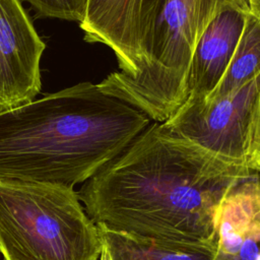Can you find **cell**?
<instances>
[{
	"label": "cell",
	"instance_id": "obj_2",
	"mask_svg": "<svg viewBox=\"0 0 260 260\" xmlns=\"http://www.w3.org/2000/svg\"><path fill=\"white\" fill-rule=\"evenodd\" d=\"M151 122L89 81L46 94L0 112V179L83 184Z\"/></svg>",
	"mask_w": 260,
	"mask_h": 260
},
{
	"label": "cell",
	"instance_id": "obj_16",
	"mask_svg": "<svg viewBox=\"0 0 260 260\" xmlns=\"http://www.w3.org/2000/svg\"><path fill=\"white\" fill-rule=\"evenodd\" d=\"M99 260H112L111 255H110V252H109V250L107 249V247L104 245V243H103V249H102V252H101V255H100Z\"/></svg>",
	"mask_w": 260,
	"mask_h": 260
},
{
	"label": "cell",
	"instance_id": "obj_6",
	"mask_svg": "<svg viewBox=\"0 0 260 260\" xmlns=\"http://www.w3.org/2000/svg\"><path fill=\"white\" fill-rule=\"evenodd\" d=\"M167 1L88 0L79 26L86 42L114 52L122 74L134 76L146 63L153 27Z\"/></svg>",
	"mask_w": 260,
	"mask_h": 260
},
{
	"label": "cell",
	"instance_id": "obj_13",
	"mask_svg": "<svg viewBox=\"0 0 260 260\" xmlns=\"http://www.w3.org/2000/svg\"><path fill=\"white\" fill-rule=\"evenodd\" d=\"M260 156V92L258 95L256 109L253 117L252 132H251V143L249 150V158Z\"/></svg>",
	"mask_w": 260,
	"mask_h": 260
},
{
	"label": "cell",
	"instance_id": "obj_4",
	"mask_svg": "<svg viewBox=\"0 0 260 260\" xmlns=\"http://www.w3.org/2000/svg\"><path fill=\"white\" fill-rule=\"evenodd\" d=\"M226 0H168L150 39L147 60L139 73L120 71L98 85L164 123L185 102L190 64L204 29ZM230 3V2H229Z\"/></svg>",
	"mask_w": 260,
	"mask_h": 260
},
{
	"label": "cell",
	"instance_id": "obj_12",
	"mask_svg": "<svg viewBox=\"0 0 260 260\" xmlns=\"http://www.w3.org/2000/svg\"><path fill=\"white\" fill-rule=\"evenodd\" d=\"M28 2L36 12V17L59 18L83 21L88 0H24Z\"/></svg>",
	"mask_w": 260,
	"mask_h": 260
},
{
	"label": "cell",
	"instance_id": "obj_3",
	"mask_svg": "<svg viewBox=\"0 0 260 260\" xmlns=\"http://www.w3.org/2000/svg\"><path fill=\"white\" fill-rule=\"evenodd\" d=\"M103 240L73 187L0 179L4 260H99Z\"/></svg>",
	"mask_w": 260,
	"mask_h": 260
},
{
	"label": "cell",
	"instance_id": "obj_10",
	"mask_svg": "<svg viewBox=\"0 0 260 260\" xmlns=\"http://www.w3.org/2000/svg\"><path fill=\"white\" fill-rule=\"evenodd\" d=\"M99 228L112 260H211L213 249L139 238Z\"/></svg>",
	"mask_w": 260,
	"mask_h": 260
},
{
	"label": "cell",
	"instance_id": "obj_8",
	"mask_svg": "<svg viewBox=\"0 0 260 260\" xmlns=\"http://www.w3.org/2000/svg\"><path fill=\"white\" fill-rule=\"evenodd\" d=\"M248 13L225 2L210 20L192 56L185 102L204 100L218 85L232 61Z\"/></svg>",
	"mask_w": 260,
	"mask_h": 260
},
{
	"label": "cell",
	"instance_id": "obj_15",
	"mask_svg": "<svg viewBox=\"0 0 260 260\" xmlns=\"http://www.w3.org/2000/svg\"><path fill=\"white\" fill-rule=\"evenodd\" d=\"M251 12L260 15V0H249Z\"/></svg>",
	"mask_w": 260,
	"mask_h": 260
},
{
	"label": "cell",
	"instance_id": "obj_17",
	"mask_svg": "<svg viewBox=\"0 0 260 260\" xmlns=\"http://www.w3.org/2000/svg\"><path fill=\"white\" fill-rule=\"evenodd\" d=\"M249 4H250V2H249Z\"/></svg>",
	"mask_w": 260,
	"mask_h": 260
},
{
	"label": "cell",
	"instance_id": "obj_14",
	"mask_svg": "<svg viewBox=\"0 0 260 260\" xmlns=\"http://www.w3.org/2000/svg\"><path fill=\"white\" fill-rule=\"evenodd\" d=\"M248 165L251 168V170H253L254 172L257 173L259 182H260V156H255V157L250 158Z\"/></svg>",
	"mask_w": 260,
	"mask_h": 260
},
{
	"label": "cell",
	"instance_id": "obj_9",
	"mask_svg": "<svg viewBox=\"0 0 260 260\" xmlns=\"http://www.w3.org/2000/svg\"><path fill=\"white\" fill-rule=\"evenodd\" d=\"M211 260H260V182L256 172L222 200Z\"/></svg>",
	"mask_w": 260,
	"mask_h": 260
},
{
	"label": "cell",
	"instance_id": "obj_1",
	"mask_svg": "<svg viewBox=\"0 0 260 260\" xmlns=\"http://www.w3.org/2000/svg\"><path fill=\"white\" fill-rule=\"evenodd\" d=\"M253 172L152 121L77 193L96 225L214 250L221 202Z\"/></svg>",
	"mask_w": 260,
	"mask_h": 260
},
{
	"label": "cell",
	"instance_id": "obj_11",
	"mask_svg": "<svg viewBox=\"0 0 260 260\" xmlns=\"http://www.w3.org/2000/svg\"><path fill=\"white\" fill-rule=\"evenodd\" d=\"M260 74V15L247 14L232 61L218 85L205 99L231 92Z\"/></svg>",
	"mask_w": 260,
	"mask_h": 260
},
{
	"label": "cell",
	"instance_id": "obj_5",
	"mask_svg": "<svg viewBox=\"0 0 260 260\" xmlns=\"http://www.w3.org/2000/svg\"><path fill=\"white\" fill-rule=\"evenodd\" d=\"M259 92L260 74L223 95L185 102L164 125L218 156L248 165Z\"/></svg>",
	"mask_w": 260,
	"mask_h": 260
},
{
	"label": "cell",
	"instance_id": "obj_7",
	"mask_svg": "<svg viewBox=\"0 0 260 260\" xmlns=\"http://www.w3.org/2000/svg\"><path fill=\"white\" fill-rule=\"evenodd\" d=\"M45 43L20 0H0V112L35 100L42 89Z\"/></svg>",
	"mask_w": 260,
	"mask_h": 260
}]
</instances>
